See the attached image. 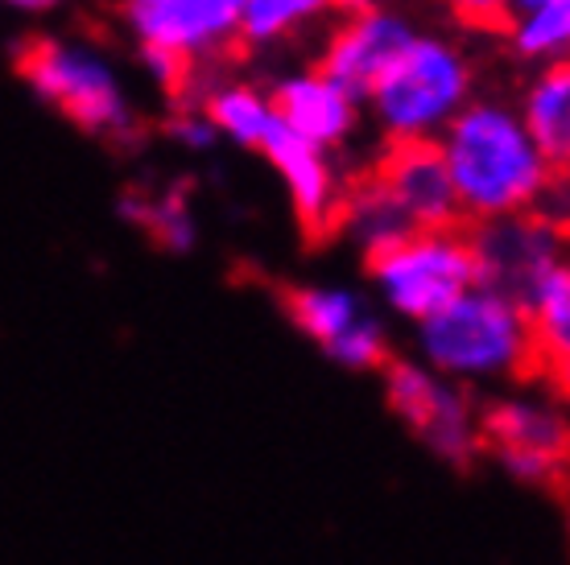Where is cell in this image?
<instances>
[{"label":"cell","mask_w":570,"mask_h":565,"mask_svg":"<svg viewBox=\"0 0 570 565\" xmlns=\"http://www.w3.org/2000/svg\"><path fill=\"white\" fill-rule=\"evenodd\" d=\"M439 149L468 224L542 211L554 190L558 170L533 141L521 108L504 99H471L468 112L442 132Z\"/></svg>","instance_id":"6da1fadb"},{"label":"cell","mask_w":570,"mask_h":565,"mask_svg":"<svg viewBox=\"0 0 570 565\" xmlns=\"http://www.w3.org/2000/svg\"><path fill=\"white\" fill-rule=\"evenodd\" d=\"M468 50L442 33L417 29L405 54L364 99L372 128L385 145H439L475 96Z\"/></svg>","instance_id":"7a4b0ae2"},{"label":"cell","mask_w":570,"mask_h":565,"mask_svg":"<svg viewBox=\"0 0 570 565\" xmlns=\"http://www.w3.org/2000/svg\"><path fill=\"white\" fill-rule=\"evenodd\" d=\"M417 359L455 384L513 380L533 368L525 306L475 285L455 306L417 326Z\"/></svg>","instance_id":"3957f363"},{"label":"cell","mask_w":570,"mask_h":565,"mask_svg":"<svg viewBox=\"0 0 570 565\" xmlns=\"http://www.w3.org/2000/svg\"><path fill=\"white\" fill-rule=\"evenodd\" d=\"M244 4L248 0H116V13L149 79L178 103L199 91L203 67L236 46Z\"/></svg>","instance_id":"277c9868"},{"label":"cell","mask_w":570,"mask_h":565,"mask_svg":"<svg viewBox=\"0 0 570 565\" xmlns=\"http://www.w3.org/2000/svg\"><path fill=\"white\" fill-rule=\"evenodd\" d=\"M17 75L42 103L91 137L125 141L137 128L129 83L100 46L79 38H33L17 54Z\"/></svg>","instance_id":"5b68a950"},{"label":"cell","mask_w":570,"mask_h":565,"mask_svg":"<svg viewBox=\"0 0 570 565\" xmlns=\"http://www.w3.org/2000/svg\"><path fill=\"white\" fill-rule=\"evenodd\" d=\"M364 265H368L372 294L381 297V306L393 318L414 326L430 323L434 314L455 306L459 297L480 285L475 248L463 227L414 231L381 252L364 256Z\"/></svg>","instance_id":"8992f818"},{"label":"cell","mask_w":570,"mask_h":565,"mask_svg":"<svg viewBox=\"0 0 570 565\" xmlns=\"http://www.w3.org/2000/svg\"><path fill=\"white\" fill-rule=\"evenodd\" d=\"M385 405L439 463L468 467L484 454V409L468 400V388L446 380L422 359H389Z\"/></svg>","instance_id":"52a82bcc"},{"label":"cell","mask_w":570,"mask_h":565,"mask_svg":"<svg viewBox=\"0 0 570 565\" xmlns=\"http://www.w3.org/2000/svg\"><path fill=\"white\" fill-rule=\"evenodd\" d=\"M484 454L517 483L550 487L570 470V413L550 396H497L484 409Z\"/></svg>","instance_id":"ba28073f"},{"label":"cell","mask_w":570,"mask_h":565,"mask_svg":"<svg viewBox=\"0 0 570 565\" xmlns=\"http://www.w3.org/2000/svg\"><path fill=\"white\" fill-rule=\"evenodd\" d=\"M285 314L302 335L347 371L389 368V335L368 301L343 285H298L285 294Z\"/></svg>","instance_id":"9c48e42d"},{"label":"cell","mask_w":570,"mask_h":565,"mask_svg":"<svg viewBox=\"0 0 570 565\" xmlns=\"http://www.w3.org/2000/svg\"><path fill=\"white\" fill-rule=\"evenodd\" d=\"M468 236L475 248V265H480V285L513 297L521 306L546 272L562 265V227L546 211L471 224Z\"/></svg>","instance_id":"30bf717a"},{"label":"cell","mask_w":570,"mask_h":565,"mask_svg":"<svg viewBox=\"0 0 570 565\" xmlns=\"http://www.w3.org/2000/svg\"><path fill=\"white\" fill-rule=\"evenodd\" d=\"M417 38V26L401 9H368V13H347L331 29L314 67L343 83L352 96L368 99L372 87L385 79V71L405 54V46Z\"/></svg>","instance_id":"8fae6325"},{"label":"cell","mask_w":570,"mask_h":565,"mask_svg":"<svg viewBox=\"0 0 570 565\" xmlns=\"http://www.w3.org/2000/svg\"><path fill=\"white\" fill-rule=\"evenodd\" d=\"M261 157L282 174L289 207H294L302 231H306L311 240H323L331 231H340L352 182L343 178L335 153H327V149H318V145H311V141H302V137H294L285 125H277L273 137L265 141V149H261Z\"/></svg>","instance_id":"7c38bea8"},{"label":"cell","mask_w":570,"mask_h":565,"mask_svg":"<svg viewBox=\"0 0 570 565\" xmlns=\"http://www.w3.org/2000/svg\"><path fill=\"white\" fill-rule=\"evenodd\" d=\"M368 174L397 202V211L410 219L414 231H442L463 224V207L439 145H385Z\"/></svg>","instance_id":"4fadbf2b"},{"label":"cell","mask_w":570,"mask_h":565,"mask_svg":"<svg viewBox=\"0 0 570 565\" xmlns=\"http://www.w3.org/2000/svg\"><path fill=\"white\" fill-rule=\"evenodd\" d=\"M273 108L282 116V125L302 137V141L318 145L327 153L347 149V141H356L360 125H364V99L352 96L343 83H335L331 75H323L318 67L306 71H289L269 87Z\"/></svg>","instance_id":"5bb4252c"},{"label":"cell","mask_w":570,"mask_h":565,"mask_svg":"<svg viewBox=\"0 0 570 565\" xmlns=\"http://www.w3.org/2000/svg\"><path fill=\"white\" fill-rule=\"evenodd\" d=\"M525 318L533 335V368L570 400V260L554 265L525 297Z\"/></svg>","instance_id":"9a60e30c"},{"label":"cell","mask_w":570,"mask_h":565,"mask_svg":"<svg viewBox=\"0 0 570 565\" xmlns=\"http://www.w3.org/2000/svg\"><path fill=\"white\" fill-rule=\"evenodd\" d=\"M203 103V112L212 116V125L219 128V137H228L240 149H265L273 137V128L282 125V116L273 108V96L240 79H224V83H203L195 91Z\"/></svg>","instance_id":"2e32d148"},{"label":"cell","mask_w":570,"mask_h":565,"mask_svg":"<svg viewBox=\"0 0 570 565\" xmlns=\"http://www.w3.org/2000/svg\"><path fill=\"white\" fill-rule=\"evenodd\" d=\"M517 108L525 116L533 141L550 157V166L570 170V58L538 67Z\"/></svg>","instance_id":"e0dca14e"},{"label":"cell","mask_w":570,"mask_h":565,"mask_svg":"<svg viewBox=\"0 0 570 565\" xmlns=\"http://www.w3.org/2000/svg\"><path fill=\"white\" fill-rule=\"evenodd\" d=\"M343 231H352V240L364 248V256L381 252V248L405 240V236H414L410 219L397 211V202L381 190V182L372 174L352 178L347 207H343Z\"/></svg>","instance_id":"ac0fdd59"},{"label":"cell","mask_w":570,"mask_h":565,"mask_svg":"<svg viewBox=\"0 0 570 565\" xmlns=\"http://www.w3.org/2000/svg\"><path fill=\"white\" fill-rule=\"evenodd\" d=\"M504 38H509V50L533 67L570 58V0H542L525 13H517Z\"/></svg>","instance_id":"d6986e66"},{"label":"cell","mask_w":570,"mask_h":565,"mask_svg":"<svg viewBox=\"0 0 570 565\" xmlns=\"http://www.w3.org/2000/svg\"><path fill=\"white\" fill-rule=\"evenodd\" d=\"M120 215L170 252H186L195 244V215L178 190H170V195H137L132 190L120 198Z\"/></svg>","instance_id":"ffe728a7"},{"label":"cell","mask_w":570,"mask_h":565,"mask_svg":"<svg viewBox=\"0 0 570 565\" xmlns=\"http://www.w3.org/2000/svg\"><path fill=\"white\" fill-rule=\"evenodd\" d=\"M314 13L302 0H248L240 17V50H269L277 42H289L302 26H311Z\"/></svg>","instance_id":"44dd1931"},{"label":"cell","mask_w":570,"mask_h":565,"mask_svg":"<svg viewBox=\"0 0 570 565\" xmlns=\"http://www.w3.org/2000/svg\"><path fill=\"white\" fill-rule=\"evenodd\" d=\"M161 128H166V137H170L174 145H183L190 153H207V149L219 141V128L212 125V116L203 112V103L195 96L178 99L170 108V116L161 120Z\"/></svg>","instance_id":"7402d4cb"},{"label":"cell","mask_w":570,"mask_h":565,"mask_svg":"<svg viewBox=\"0 0 570 565\" xmlns=\"http://www.w3.org/2000/svg\"><path fill=\"white\" fill-rule=\"evenodd\" d=\"M442 13H451V21H459L463 29H497L504 33L509 21L517 17V0H439Z\"/></svg>","instance_id":"603a6c76"},{"label":"cell","mask_w":570,"mask_h":565,"mask_svg":"<svg viewBox=\"0 0 570 565\" xmlns=\"http://www.w3.org/2000/svg\"><path fill=\"white\" fill-rule=\"evenodd\" d=\"M4 4L21 17H50L58 9H67V4H75V0H4Z\"/></svg>","instance_id":"cb8c5ba5"},{"label":"cell","mask_w":570,"mask_h":565,"mask_svg":"<svg viewBox=\"0 0 570 565\" xmlns=\"http://www.w3.org/2000/svg\"><path fill=\"white\" fill-rule=\"evenodd\" d=\"M397 0H335V9H340L343 17L347 13H368V9H393Z\"/></svg>","instance_id":"d4e9b609"},{"label":"cell","mask_w":570,"mask_h":565,"mask_svg":"<svg viewBox=\"0 0 570 565\" xmlns=\"http://www.w3.org/2000/svg\"><path fill=\"white\" fill-rule=\"evenodd\" d=\"M302 4H306V9H311L314 17H323L327 9H335V0H302Z\"/></svg>","instance_id":"484cf974"},{"label":"cell","mask_w":570,"mask_h":565,"mask_svg":"<svg viewBox=\"0 0 570 565\" xmlns=\"http://www.w3.org/2000/svg\"><path fill=\"white\" fill-rule=\"evenodd\" d=\"M533 4H542V0H517V13H525V9H533Z\"/></svg>","instance_id":"4316f807"}]
</instances>
